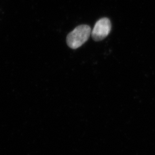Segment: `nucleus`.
<instances>
[{"instance_id": "nucleus-1", "label": "nucleus", "mask_w": 155, "mask_h": 155, "mask_svg": "<svg viewBox=\"0 0 155 155\" xmlns=\"http://www.w3.org/2000/svg\"><path fill=\"white\" fill-rule=\"evenodd\" d=\"M91 35V28L87 25L77 27L67 35V44L72 49H77L85 43Z\"/></svg>"}, {"instance_id": "nucleus-2", "label": "nucleus", "mask_w": 155, "mask_h": 155, "mask_svg": "<svg viewBox=\"0 0 155 155\" xmlns=\"http://www.w3.org/2000/svg\"><path fill=\"white\" fill-rule=\"evenodd\" d=\"M111 28L110 21L107 18H102L95 23L92 31V38L98 41L106 38L110 33Z\"/></svg>"}]
</instances>
